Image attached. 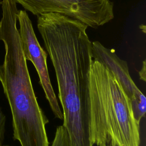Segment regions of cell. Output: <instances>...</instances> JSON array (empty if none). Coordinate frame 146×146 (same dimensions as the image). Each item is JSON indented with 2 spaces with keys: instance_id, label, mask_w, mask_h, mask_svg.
<instances>
[{
  "instance_id": "6da1fadb",
  "label": "cell",
  "mask_w": 146,
  "mask_h": 146,
  "mask_svg": "<svg viewBox=\"0 0 146 146\" xmlns=\"http://www.w3.org/2000/svg\"><path fill=\"white\" fill-rule=\"evenodd\" d=\"M37 27L53 65L70 146H94L91 129L90 70L93 60L88 26L65 15L37 16Z\"/></svg>"
},
{
  "instance_id": "7a4b0ae2",
  "label": "cell",
  "mask_w": 146,
  "mask_h": 146,
  "mask_svg": "<svg viewBox=\"0 0 146 146\" xmlns=\"http://www.w3.org/2000/svg\"><path fill=\"white\" fill-rule=\"evenodd\" d=\"M0 40L5 57L0 64V82L8 100L13 137L21 146H49L46 125L49 122L35 96L17 27V3L2 0Z\"/></svg>"
},
{
  "instance_id": "3957f363",
  "label": "cell",
  "mask_w": 146,
  "mask_h": 146,
  "mask_svg": "<svg viewBox=\"0 0 146 146\" xmlns=\"http://www.w3.org/2000/svg\"><path fill=\"white\" fill-rule=\"evenodd\" d=\"M91 129L97 146H140V125L130 99L113 74L92 60L90 70Z\"/></svg>"
},
{
  "instance_id": "277c9868",
  "label": "cell",
  "mask_w": 146,
  "mask_h": 146,
  "mask_svg": "<svg viewBox=\"0 0 146 146\" xmlns=\"http://www.w3.org/2000/svg\"><path fill=\"white\" fill-rule=\"evenodd\" d=\"M35 15L58 13L75 19L96 29L114 18L113 3L110 0H13Z\"/></svg>"
},
{
  "instance_id": "5b68a950",
  "label": "cell",
  "mask_w": 146,
  "mask_h": 146,
  "mask_svg": "<svg viewBox=\"0 0 146 146\" xmlns=\"http://www.w3.org/2000/svg\"><path fill=\"white\" fill-rule=\"evenodd\" d=\"M17 21L23 51L26 60L30 61L38 74L40 84L55 117L63 120V115L53 90L47 65V53L35 35L31 21L25 10H18Z\"/></svg>"
},
{
  "instance_id": "8992f818",
  "label": "cell",
  "mask_w": 146,
  "mask_h": 146,
  "mask_svg": "<svg viewBox=\"0 0 146 146\" xmlns=\"http://www.w3.org/2000/svg\"><path fill=\"white\" fill-rule=\"evenodd\" d=\"M91 53L94 60L103 64L113 74L131 101L143 94L132 79L127 62L118 57L115 50L95 40L91 43Z\"/></svg>"
},
{
  "instance_id": "52a82bcc",
  "label": "cell",
  "mask_w": 146,
  "mask_h": 146,
  "mask_svg": "<svg viewBox=\"0 0 146 146\" xmlns=\"http://www.w3.org/2000/svg\"><path fill=\"white\" fill-rule=\"evenodd\" d=\"M133 116L135 119L140 122L141 119L145 116L146 111V98L143 94L139 98L131 102Z\"/></svg>"
},
{
  "instance_id": "ba28073f",
  "label": "cell",
  "mask_w": 146,
  "mask_h": 146,
  "mask_svg": "<svg viewBox=\"0 0 146 146\" xmlns=\"http://www.w3.org/2000/svg\"><path fill=\"white\" fill-rule=\"evenodd\" d=\"M51 146H70L68 133L63 125L56 128L55 137Z\"/></svg>"
},
{
  "instance_id": "9c48e42d",
  "label": "cell",
  "mask_w": 146,
  "mask_h": 146,
  "mask_svg": "<svg viewBox=\"0 0 146 146\" xmlns=\"http://www.w3.org/2000/svg\"><path fill=\"white\" fill-rule=\"evenodd\" d=\"M6 117L0 109V146H3L5 134V125Z\"/></svg>"
},
{
  "instance_id": "30bf717a",
  "label": "cell",
  "mask_w": 146,
  "mask_h": 146,
  "mask_svg": "<svg viewBox=\"0 0 146 146\" xmlns=\"http://www.w3.org/2000/svg\"><path fill=\"white\" fill-rule=\"evenodd\" d=\"M145 71H146V63H145V60H144L143 62V66L141 67V70H140V71L139 72V76H140V79L143 81H145L146 80V73H145Z\"/></svg>"
},
{
  "instance_id": "8fae6325",
  "label": "cell",
  "mask_w": 146,
  "mask_h": 146,
  "mask_svg": "<svg viewBox=\"0 0 146 146\" xmlns=\"http://www.w3.org/2000/svg\"><path fill=\"white\" fill-rule=\"evenodd\" d=\"M7 146H8V145H7Z\"/></svg>"
}]
</instances>
